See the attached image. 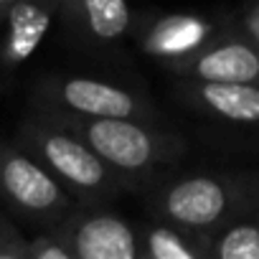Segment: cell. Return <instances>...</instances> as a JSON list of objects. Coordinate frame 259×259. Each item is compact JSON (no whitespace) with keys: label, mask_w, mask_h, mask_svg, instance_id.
Instances as JSON below:
<instances>
[{"label":"cell","mask_w":259,"mask_h":259,"mask_svg":"<svg viewBox=\"0 0 259 259\" xmlns=\"http://www.w3.org/2000/svg\"><path fill=\"white\" fill-rule=\"evenodd\" d=\"M236 23L259 41V0H251V3L236 16Z\"/></svg>","instance_id":"2e32d148"},{"label":"cell","mask_w":259,"mask_h":259,"mask_svg":"<svg viewBox=\"0 0 259 259\" xmlns=\"http://www.w3.org/2000/svg\"><path fill=\"white\" fill-rule=\"evenodd\" d=\"M138 239L143 259H206V236L153 216L140 224Z\"/></svg>","instance_id":"7c38bea8"},{"label":"cell","mask_w":259,"mask_h":259,"mask_svg":"<svg viewBox=\"0 0 259 259\" xmlns=\"http://www.w3.org/2000/svg\"><path fill=\"white\" fill-rule=\"evenodd\" d=\"M176 92L183 104L208 119L234 127H259V84L178 79Z\"/></svg>","instance_id":"9c48e42d"},{"label":"cell","mask_w":259,"mask_h":259,"mask_svg":"<svg viewBox=\"0 0 259 259\" xmlns=\"http://www.w3.org/2000/svg\"><path fill=\"white\" fill-rule=\"evenodd\" d=\"M0 203L28 226L46 229L76 208V198L23 145L0 140Z\"/></svg>","instance_id":"277c9868"},{"label":"cell","mask_w":259,"mask_h":259,"mask_svg":"<svg viewBox=\"0 0 259 259\" xmlns=\"http://www.w3.org/2000/svg\"><path fill=\"white\" fill-rule=\"evenodd\" d=\"M206 259H259V206L213 229L206 239Z\"/></svg>","instance_id":"4fadbf2b"},{"label":"cell","mask_w":259,"mask_h":259,"mask_svg":"<svg viewBox=\"0 0 259 259\" xmlns=\"http://www.w3.org/2000/svg\"><path fill=\"white\" fill-rule=\"evenodd\" d=\"M16 143L23 145L79 203H112L130 191L127 181L117 176L76 133L44 112L28 114L18 130Z\"/></svg>","instance_id":"3957f363"},{"label":"cell","mask_w":259,"mask_h":259,"mask_svg":"<svg viewBox=\"0 0 259 259\" xmlns=\"http://www.w3.org/2000/svg\"><path fill=\"white\" fill-rule=\"evenodd\" d=\"M26 259H74V251L56 226H46L28 236Z\"/></svg>","instance_id":"5bb4252c"},{"label":"cell","mask_w":259,"mask_h":259,"mask_svg":"<svg viewBox=\"0 0 259 259\" xmlns=\"http://www.w3.org/2000/svg\"><path fill=\"white\" fill-rule=\"evenodd\" d=\"M54 18H61V6L56 0H18L8 11L0 41V64L6 69L21 66L44 41Z\"/></svg>","instance_id":"30bf717a"},{"label":"cell","mask_w":259,"mask_h":259,"mask_svg":"<svg viewBox=\"0 0 259 259\" xmlns=\"http://www.w3.org/2000/svg\"><path fill=\"white\" fill-rule=\"evenodd\" d=\"M148 216L208 239L231 216L259 206V170H165L138 188Z\"/></svg>","instance_id":"6da1fadb"},{"label":"cell","mask_w":259,"mask_h":259,"mask_svg":"<svg viewBox=\"0 0 259 259\" xmlns=\"http://www.w3.org/2000/svg\"><path fill=\"white\" fill-rule=\"evenodd\" d=\"M44 114L74 130L117 176L127 181L130 193H138V188L155 176L178 168L188 153L183 135L160 122L124 117H74L56 112Z\"/></svg>","instance_id":"7a4b0ae2"},{"label":"cell","mask_w":259,"mask_h":259,"mask_svg":"<svg viewBox=\"0 0 259 259\" xmlns=\"http://www.w3.org/2000/svg\"><path fill=\"white\" fill-rule=\"evenodd\" d=\"M176 79L259 84V41L236 18L221 21L219 31L193 54L165 66Z\"/></svg>","instance_id":"8992f818"},{"label":"cell","mask_w":259,"mask_h":259,"mask_svg":"<svg viewBox=\"0 0 259 259\" xmlns=\"http://www.w3.org/2000/svg\"><path fill=\"white\" fill-rule=\"evenodd\" d=\"M219 26L221 23H213L196 13L148 16L138 26L133 23L140 49L148 56L163 61V66H168L178 59H186L188 54L201 49L219 31Z\"/></svg>","instance_id":"ba28073f"},{"label":"cell","mask_w":259,"mask_h":259,"mask_svg":"<svg viewBox=\"0 0 259 259\" xmlns=\"http://www.w3.org/2000/svg\"><path fill=\"white\" fill-rule=\"evenodd\" d=\"M56 3H59V6H61V11H64V6L69 3V0H56Z\"/></svg>","instance_id":"ac0fdd59"},{"label":"cell","mask_w":259,"mask_h":259,"mask_svg":"<svg viewBox=\"0 0 259 259\" xmlns=\"http://www.w3.org/2000/svg\"><path fill=\"white\" fill-rule=\"evenodd\" d=\"M74 36L92 46H112L133 31L130 0H69L61 11Z\"/></svg>","instance_id":"8fae6325"},{"label":"cell","mask_w":259,"mask_h":259,"mask_svg":"<svg viewBox=\"0 0 259 259\" xmlns=\"http://www.w3.org/2000/svg\"><path fill=\"white\" fill-rule=\"evenodd\" d=\"M74 251V259H140L138 229L104 203H76L54 224Z\"/></svg>","instance_id":"52a82bcc"},{"label":"cell","mask_w":259,"mask_h":259,"mask_svg":"<svg viewBox=\"0 0 259 259\" xmlns=\"http://www.w3.org/2000/svg\"><path fill=\"white\" fill-rule=\"evenodd\" d=\"M28 236L18 229V224L0 208V259H26Z\"/></svg>","instance_id":"9a60e30c"},{"label":"cell","mask_w":259,"mask_h":259,"mask_svg":"<svg viewBox=\"0 0 259 259\" xmlns=\"http://www.w3.org/2000/svg\"><path fill=\"white\" fill-rule=\"evenodd\" d=\"M16 3H18V0H0V26H3V21H6L8 11H11Z\"/></svg>","instance_id":"e0dca14e"},{"label":"cell","mask_w":259,"mask_h":259,"mask_svg":"<svg viewBox=\"0 0 259 259\" xmlns=\"http://www.w3.org/2000/svg\"><path fill=\"white\" fill-rule=\"evenodd\" d=\"M33 104L74 117H124L160 122L158 107L140 92L84 74H49L33 84Z\"/></svg>","instance_id":"5b68a950"}]
</instances>
